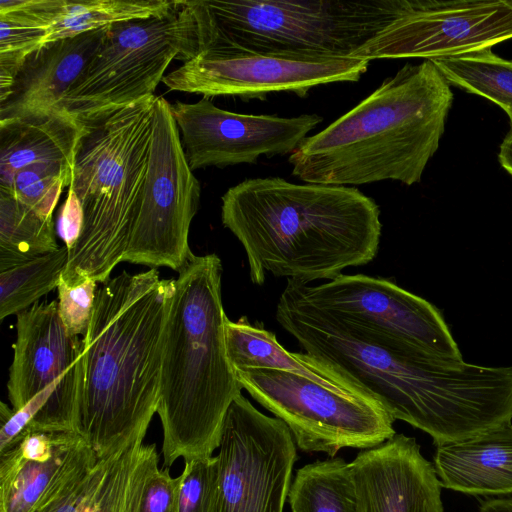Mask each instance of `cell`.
<instances>
[{
    "instance_id": "6da1fadb",
    "label": "cell",
    "mask_w": 512,
    "mask_h": 512,
    "mask_svg": "<svg viewBox=\"0 0 512 512\" xmlns=\"http://www.w3.org/2000/svg\"><path fill=\"white\" fill-rule=\"evenodd\" d=\"M276 320L311 358L435 445L512 422V366L424 359L354 338L286 289Z\"/></svg>"
},
{
    "instance_id": "7a4b0ae2",
    "label": "cell",
    "mask_w": 512,
    "mask_h": 512,
    "mask_svg": "<svg viewBox=\"0 0 512 512\" xmlns=\"http://www.w3.org/2000/svg\"><path fill=\"white\" fill-rule=\"evenodd\" d=\"M174 279L123 271L98 287L82 338L76 432L98 459L143 441L157 413Z\"/></svg>"
},
{
    "instance_id": "3957f363",
    "label": "cell",
    "mask_w": 512,
    "mask_h": 512,
    "mask_svg": "<svg viewBox=\"0 0 512 512\" xmlns=\"http://www.w3.org/2000/svg\"><path fill=\"white\" fill-rule=\"evenodd\" d=\"M221 220L242 244L249 275L301 283L332 280L371 262L382 224L377 203L355 187L246 179L222 196Z\"/></svg>"
},
{
    "instance_id": "277c9868",
    "label": "cell",
    "mask_w": 512,
    "mask_h": 512,
    "mask_svg": "<svg viewBox=\"0 0 512 512\" xmlns=\"http://www.w3.org/2000/svg\"><path fill=\"white\" fill-rule=\"evenodd\" d=\"M453 102L450 84L431 60L407 63L353 109L289 155L305 183L362 185L421 181L439 147Z\"/></svg>"
},
{
    "instance_id": "5b68a950",
    "label": "cell",
    "mask_w": 512,
    "mask_h": 512,
    "mask_svg": "<svg viewBox=\"0 0 512 512\" xmlns=\"http://www.w3.org/2000/svg\"><path fill=\"white\" fill-rule=\"evenodd\" d=\"M178 273L164 331L157 406L165 467L180 457L212 456L227 410L243 389L226 352L220 258L193 255Z\"/></svg>"
},
{
    "instance_id": "8992f818",
    "label": "cell",
    "mask_w": 512,
    "mask_h": 512,
    "mask_svg": "<svg viewBox=\"0 0 512 512\" xmlns=\"http://www.w3.org/2000/svg\"><path fill=\"white\" fill-rule=\"evenodd\" d=\"M156 96L80 122L84 133L69 188L83 224L61 279L107 281L127 252L149 157Z\"/></svg>"
},
{
    "instance_id": "52a82bcc",
    "label": "cell",
    "mask_w": 512,
    "mask_h": 512,
    "mask_svg": "<svg viewBox=\"0 0 512 512\" xmlns=\"http://www.w3.org/2000/svg\"><path fill=\"white\" fill-rule=\"evenodd\" d=\"M198 53L224 48L301 58H347L405 9L407 0H187Z\"/></svg>"
},
{
    "instance_id": "ba28073f",
    "label": "cell",
    "mask_w": 512,
    "mask_h": 512,
    "mask_svg": "<svg viewBox=\"0 0 512 512\" xmlns=\"http://www.w3.org/2000/svg\"><path fill=\"white\" fill-rule=\"evenodd\" d=\"M16 316L7 382L11 408L0 404L1 452L32 432H76L82 339L65 328L57 300Z\"/></svg>"
},
{
    "instance_id": "9c48e42d",
    "label": "cell",
    "mask_w": 512,
    "mask_h": 512,
    "mask_svg": "<svg viewBox=\"0 0 512 512\" xmlns=\"http://www.w3.org/2000/svg\"><path fill=\"white\" fill-rule=\"evenodd\" d=\"M197 54L187 0L165 13L114 23L61 107L81 121L150 98L174 59L185 62Z\"/></svg>"
},
{
    "instance_id": "30bf717a",
    "label": "cell",
    "mask_w": 512,
    "mask_h": 512,
    "mask_svg": "<svg viewBox=\"0 0 512 512\" xmlns=\"http://www.w3.org/2000/svg\"><path fill=\"white\" fill-rule=\"evenodd\" d=\"M285 288L354 338L414 357L464 360L442 311L391 280L341 274L315 286L288 279Z\"/></svg>"
},
{
    "instance_id": "8fae6325",
    "label": "cell",
    "mask_w": 512,
    "mask_h": 512,
    "mask_svg": "<svg viewBox=\"0 0 512 512\" xmlns=\"http://www.w3.org/2000/svg\"><path fill=\"white\" fill-rule=\"evenodd\" d=\"M234 373L243 389L288 426L304 452L334 457L343 448L370 449L396 434L394 418L374 398L281 370L238 368Z\"/></svg>"
},
{
    "instance_id": "7c38bea8",
    "label": "cell",
    "mask_w": 512,
    "mask_h": 512,
    "mask_svg": "<svg viewBox=\"0 0 512 512\" xmlns=\"http://www.w3.org/2000/svg\"><path fill=\"white\" fill-rule=\"evenodd\" d=\"M200 196L171 104L156 96L147 171L123 261L180 272L194 255L188 236Z\"/></svg>"
},
{
    "instance_id": "4fadbf2b",
    "label": "cell",
    "mask_w": 512,
    "mask_h": 512,
    "mask_svg": "<svg viewBox=\"0 0 512 512\" xmlns=\"http://www.w3.org/2000/svg\"><path fill=\"white\" fill-rule=\"evenodd\" d=\"M288 426L242 394L225 415L219 443L218 512H283L297 460Z\"/></svg>"
},
{
    "instance_id": "5bb4252c",
    "label": "cell",
    "mask_w": 512,
    "mask_h": 512,
    "mask_svg": "<svg viewBox=\"0 0 512 512\" xmlns=\"http://www.w3.org/2000/svg\"><path fill=\"white\" fill-rule=\"evenodd\" d=\"M369 63L357 57L301 58L211 48L183 62L162 82L171 91L208 98H263L275 92L303 97L315 86L358 81Z\"/></svg>"
},
{
    "instance_id": "9a60e30c",
    "label": "cell",
    "mask_w": 512,
    "mask_h": 512,
    "mask_svg": "<svg viewBox=\"0 0 512 512\" xmlns=\"http://www.w3.org/2000/svg\"><path fill=\"white\" fill-rule=\"evenodd\" d=\"M509 39L512 0H407L404 11L353 57L434 60Z\"/></svg>"
},
{
    "instance_id": "2e32d148",
    "label": "cell",
    "mask_w": 512,
    "mask_h": 512,
    "mask_svg": "<svg viewBox=\"0 0 512 512\" xmlns=\"http://www.w3.org/2000/svg\"><path fill=\"white\" fill-rule=\"evenodd\" d=\"M171 112L192 171L291 154L322 122L317 114L284 118L231 112L218 108L208 97L194 103L176 101Z\"/></svg>"
},
{
    "instance_id": "e0dca14e",
    "label": "cell",
    "mask_w": 512,
    "mask_h": 512,
    "mask_svg": "<svg viewBox=\"0 0 512 512\" xmlns=\"http://www.w3.org/2000/svg\"><path fill=\"white\" fill-rule=\"evenodd\" d=\"M358 512H444L434 465L415 438L395 434L350 462Z\"/></svg>"
},
{
    "instance_id": "ac0fdd59",
    "label": "cell",
    "mask_w": 512,
    "mask_h": 512,
    "mask_svg": "<svg viewBox=\"0 0 512 512\" xmlns=\"http://www.w3.org/2000/svg\"><path fill=\"white\" fill-rule=\"evenodd\" d=\"M98 460L77 432L28 434L0 454V512H33Z\"/></svg>"
},
{
    "instance_id": "d6986e66",
    "label": "cell",
    "mask_w": 512,
    "mask_h": 512,
    "mask_svg": "<svg viewBox=\"0 0 512 512\" xmlns=\"http://www.w3.org/2000/svg\"><path fill=\"white\" fill-rule=\"evenodd\" d=\"M107 28L48 42L32 52L0 99V122L62 108L61 102L102 43Z\"/></svg>"
},
{
    "instance_id": "ffe728a7",
    "label": "cell",
    "mask_w": 512,
    "mask_h": 512,
    "mask_svg": "<svg viewBox=\"0 0 512 512\" xmlns=\"http://www.w3.org/2000/svg\"><path fill=\"white\" fill-rule=\"evenodd\" d=\"M435 446L433 465L443 487L471 495L512 493V422Z\"/></svg>"
},
{
    "instance_id": "44dd1931",
    "label": "cell",
    "mask_w": 512,
    "mask_h": 512,
    "mask_svg": "<svg viewBox=\"0 0 512 512\" xmlns=\"http://www.w3.org/2000/svg\"><path fill=\"white\" fill-rule=\"evenodd\" d=\"M84 124L64 108L0 122V184L42 163L73 168Z\"/></svg>"
},
{
    "instance_id": "7402d4cb",
    "label": "cell",
    "mask_w": 512,
    "mask_h": 512,
    "mask_svg": "<svg viewBox=\"0 0 512 512\" xmlns=\"http://www.w3.org/2000/svg\"><path fill=\"white\" fill-rule=\"evenodd\" d=\"M225 345L233 370L238 368L281 370L306 377L336 391L368 396L308 354L287 351L279 344L272 332L266 330L261 323H250L246 316H242L235 322L227 319Z\"/></svg>"
},
{
    "instance_id": "603a6c76",
    "label": "cell",
    "mask_w": 512,
    "mask_h": 512,
    "mask_svg": "<svg viewBox=\"0 0 512 512\" xmlns=\"http://www.w3.org/2000/svg\"><path fill=\"white\" fill-rule=\"evenodd\" d=\"M176 2L177 0H26V6L43 25L46 44L99 30L117 22L165 13Z\"/></svg>"
},
{
    "instance_id": "cb8c5ba5",
    "label": "cell",
    "mask_w": 512,
    "mask_h": 512,
    "mask_svg": "<svg viewBox=\"0 0 512 512\" xmlns=\"http://www.w3.org/2000/svg\"><path fill=\"white\" fill-rule=\"evenodd\" d=\"M292 512H358L350 463L330 457L296 471L288 493Z\"/></svg>"
},
{
    "instance_id": "d4e9b609",
    "label": "cell",
    "mask_w": 512,
    "mask_h": 512,
    "mask_svg": "<svg viewBox=\"0 0 512 512\" xmlns=\"http://www.w3.org/2000/svg\"><path fill=\"white\" fill-rule=\"evenodd\" d=\"M58 248L52 216L0 192V272Z\"/></svg>"
},
{
    "instance_id": "484cf974",
    "label": "cell",
    "mask_w": 512,
    "mask_h": 512,
    "mask_svg": "<svg viewBox=\"0 0 512 512\" xmlns=\"http://www.w3.org/2000/svg\"><path fill=\"white\" fill-rule=\"evenodd\" d=\"M128 496L127 482L103 458L69 480L33 512H124Z\"/></svg>"
},
{
    "instance_id": "4316f807",
    "label": "cell",
    "mask_w": 512,
    "mask_h": 512,
    "mask_svg": "<svg viewBox=\"0 0 512 512\" xmlns=\"http://www.w3.org/2000/svg\"><path fill=\"white\" fill-rule=\"evenodd\" d=\"M431 61L450 85L500 106L512 128V61L499 57L491 48Z\"/></svg>"
},
{
    "instance_id": "83f0119b",
    "label": "cell",
    "mask_w": 512,
    "mask_h": 512,
    "mask_svg": "<svg viewBox=\"0 0 512 512\" xmlns=\"http://www.w3.org/2000/svg\"><path fill=\"white\" fill-rule=\"evenodd\" d=\"M68 260L65 245L0 272V319L18 315L58 287Z\"/></svg>"
},
{
    "instance_id": "f1b7e54d",
    "label": "cell",
    "mask_w": 512,
    "mask_h": 512,
    "mask_svg": "<svg viewBox=\"0 0 512 512\" xmlns=\"http://www.w3.org/2000/svg\"><path fill=\"white\" fill-rule=\"evenodd\" d=\"M46 31L25 0H0V99L26 58L44 44Z\"/></svg>"
},
{
    "instance_id": "f546056e",
    "label": "cell",
    "mask_w": 512,
    "mask_h": 512,
    "mask_svg": "<svg viewBox=\"0 0 512 512\" xmlns=\"http://www.w3.org/2000/svg\"><path fill=\"white\" fill-rule=\"evenodd\" d=\"M72 171L62 163L33 164L0 184V192L16 197L44 216H52L63 189L71 183Z\"/></svg>"
},
{
    "instance_id": "4dcf8cb0",
    "label": "cell",
    "mask_w": 512,
    "mask_h": 512,
    "mask_svg": "<svg viewBox=\"0 0 512 512\" xmlns=\"http://www.w3.org/2000/svg\"><path fill=\"white\" fill-rule=\"evenodd\" d=\"M158 464L154 446L138 469L124 512H177L179 478Z\"/></svg>"
},
{
    "instance_id": "1f68e13d",
    "label": "cell",
    "mask_w": 512,
    "mask_h": 512,
    "mask_svg": "<svg viewBox=\"0 0 512 512\" xmlns=\"http://www.w3.org/2000/svg\"><path fill=\"white\" fill-rule=\"evenodd\" d=\"M178 478L177 512H218L217 456L185 461Z\"/></svg>"
},
{
    "instance_id": "d6a6232c",
    "label": "cell",
    "mask_w": 512,
    "mask_h": 512,
    "mask_svg": "<svg viewBox=\"0 0 512 512\" xmlns=\"http://www.w3.org/2000/svg\"><path fill=\"white\" fill-rule=\"evenodd\" d=\"M98 287V282L90 278L75 285L60 279L57 287L59 313L71 335L83 337L86 334Z\"/></svg>"
},
{
    "instance_id": "836d02e7",
    "label": "cell",
    "mask_w": 512,
    "mask_h": 512,
    "mask_svg": "<svg viewBox=\"0 0 512 512\" xmlns=\"http://www.w3.org/2000/svg\"><path fill=\"white\" fill-rule=\"evenodd\" d=\"M83 224V212L74 191L68 188L67 196L62 204L57 220L56 232L70 251L76 244Z\"/></svg>"
},
{
    "instance_id": "e575fe53",
    "label": "cell",
    "mask_w": 512,
    "mask_h": 512,
    "mask_svg": "<svg viewBox=\"0 0 512 512\" xmlns=\"http://www.w3.org/2000/svg\"><path fill=\"white\" fill-rule=\"evenodd\" d=\"M498 160L501 166L512 176V128L500 145Z\"/></svg>"
},
{
    "instance_id": "d590c367",
    "label": "cell",
    "mask_w": 512,
    "mask_h": 512,
    "mask_svg": "<svg viewBox=\"0 0 512 512\" xmlns=\"http://www.w3.org/2000/svg\"><path fill=\"white\" fill-rule=\"evenodd\" d=\"M479 512H512V498L487 500L482 503Z\"/></svg>"
}]
</instances>
